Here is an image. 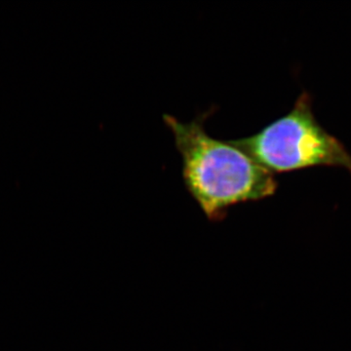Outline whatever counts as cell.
<instances>
[{
    "mask_svg": "<svg viewBox=\"0 0 351 351\" xmlns=\"http://www.w3.org/2000/svg\"><path fill=\"white\" fill-rule=\"evenodd\" d=\"M228 142L274 175L317 166L345 168L351 174V154L318 123L306 92L287 114L254 135Z\"/></svg>",
    "mask_w": 351,
    "mask_h": 351,
    "instance_id": "cell-2",
    "label": "cell"
},
{
    "mask_svg": "<svg viewBox=\"0 0 351 351\" xmlns=\"http://www.w3.org/2000/svg\"><path fill=\"white\" fill-rule=\"evenodd\" d=\"M210 112L184 123L170 114L163 121L174 136L182 156V176L189 195L210 221H221L233 205L274 195V175L239 147L208 135Z\"/></svg>",
    "mask_w": 351,
    "mask_h": 351,
    "instance_id": "cell-1",
    "label": "cell"
}]
</instances>
